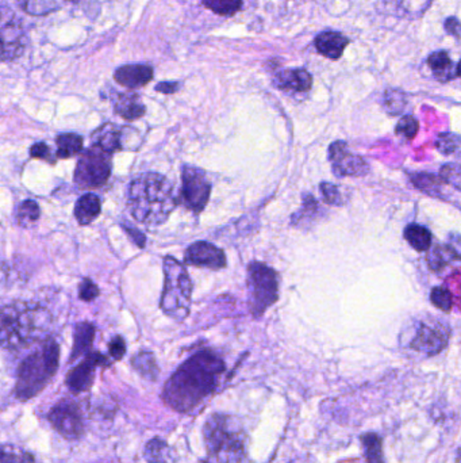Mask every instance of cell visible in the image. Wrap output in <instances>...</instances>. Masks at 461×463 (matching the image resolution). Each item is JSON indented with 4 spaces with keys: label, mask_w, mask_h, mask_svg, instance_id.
<instances>
[{
    "label": "cell",
    "mask_w": 461,
    "mask_h": 463,
    "mask_svg": "<svg viewBox=\"0 0 461 463\" xmlns=\"http://www.w3.org/2000/svg\"><path fill=\"white\" fill-rule=\"evenodd\" d=\"M206 450L217 463H248L246 433L235 417L214 414L203 427Z\"/></svg>",
    "instance_id": "277c9868"
},
{
    "label": "cell",
    "mask_w": 461,
    "mask_h": 463,
    "mask_svg": "<svg viewBox=\"0 0 461 463\" xmlns=\"http://www.w3.org/2000/svg\"><path fill=\"white\" fill-rule=\"evenodd\" d=\"M275 84L282 91L303 94L309 92L312 87V76L303 68H287L280 71L275 76Z\"/></svg>",
    "instance_id": "2e32d148"
},
{
    "label": "cell",
    "mask_w": 461,
    "mask_h": 463,
    "mask_svg": "<svg viewBox=\"0 0 461 463\" xmlns=\"http://www.w3.org/2000/svg\"><path fill=\"white\" fill-rule=\"evenodd\" d=\"M47 419L53 428L64 438L75 441L83 435V415H81L79 405L71 399H64L57 402L47 415Z\"/></svg>",
    "instance_id": "30bf717a"
},
{
    "label": "cell",
    "mask_w": 461,
    "mask_h": 463,
    "mask_svg": "<svg viewBox=\"0 0 461 463\" xmlns=\"http://www.w3.org/2000/svg\"><path fill=\"white\" fill-rule=\"evenodd\" d=\"M52 325V316L37 304L14 303L2 309V346L15 351L42 340Z\"/></svg>",
    "instance_id": "3957f363"
},
{
    "label": "cell",
    "mask_w": 461,
    "mask_h": 463,
    "mask_svg": "<svg viewBox=\"0 0 461 463\" xmlns=\"http://www.w3.org/2000/svg\"><path fill=\"white\" fill-rule=\"evenodd\" d=\"M410 181L421 192L426 193L431 197H442V179L439 176L426 174V172H418L410 176Z\"/></svg>",
    "instance_id": "83f0119b"
},
{
    "label": "cell",
    "mask_w": 461,
    "mask_h": 463,
    "mask_svg": "<svg viewBox=\"0 0 461 463\" xmlns=\"http://www.w3.org/2000/svg\"><path fill=\"white\" fill-rule=\"evenodd\" d=\"M202 4L222 17H232L243 9V0H202Z\"/></svg>",
    "instance_id": "d6a6232c"
},
{
    "label": "cell",
    "mask_w": 461,
    "mask_h": 463,
    "mask_svg": "<svg viewBox=\"0 0 461 463\" xmlns=\"http://www.w3.org/2000/svg\"><path fill=\"white\" fill-rule=\"evenodd\" d=\"M108 350H110V356L114 361H121L126 354V343H124V338L122 336L113 338V340L108 344Z\"/></svg>",
    "instance_id": "b9f144b4"
},
{
    "label": "cell",
    "mask_w": 461,
    "mask_h": 463,
    "mask_svg": "<svg viewBox=\"0 0 461 463\" xmlns=\"http://www.w3.org/2000/svg\"><path fill=\"white\" fill-rule=\"evenodd\" d=\"M98 296H99V288L91 279L86 278L79 286V297L86 303H91Z\"/></svg>",
    "instance_id": "60d3db41"
},
{
    "label": "cell",
    "mask_w": 461,
    "mask_h": 463,
    "mask_svg": "<svg viewBox=\"0 0 461 463\" xmlns=\"http://www.w3.org/2000/svg\"><path fill=\"white\" fill-rule=\"evenodd\" d=\"M127 206L134 219L142 225L158 227L169 219L176 208L174 187L160 174H142L130 184Z\"/></svg>",
    "instance_id": "7a4b0ae2"
},
{
    "label": "cell",
    "mask_w": 461,
    "mask_h": 463,
    "mask_svg": "<svg viewBox=\"0 0 461 463\" xmlns=\"http://www.w3.org/2000/svg\"><path fill=\"white\" fill-rule=\"evenodd\" d=\"M210 193L211 184L205 171L192 166H183L180 201L188 210L201 213L208 205Z\"/></svg>",
    "instance_id": "9c48e42d"
},
{
    "label": "cell",
    "mask_w": 461,
    "mask_h": 463,
    "mask_svg": "<svg viewBox=\"0 0 461 463\" xmlns=\"http://www.w3.org/2000/svg\"><path fill=\"white\" fill-rule=\"evenodd\" d=\"M364 449V458L367 463H384L383 439L375 433H368L360 438Z\"/></svg>",
    "instance_id": "4316f807"
},
{
    "label": "cell",
    "mask_w": 461,
    "mask_h": 463,
    "mask_svg": "<svg viewBox=\"0 0 461 463\" xmlns=\"http://www.w3.org/2000/svg\"><path fill=\"white\" fill-rule=\"evenodd\" d=\"M455 261H457V258L448 244L434 245L426 255V262L431 271H441L444 267L449 266Z\"/></svg>",
    "instance_id": "484cf974"
},
{
    "label": "cell",
    "mask_w": 461,
    "mask_h": 463,
    "mask_svg": "<svg viewBox=\"0 0 461 463\" xmlns=\"http://www.w3.org/2000/svg\"><path fill=\"white\" fill-rule=\"evenodd\" d=\"M444 28L447 33L455 37L456 39H461V21H458L457 18H447V20H445Z\"/></svg>",
    "instance_id": "ee69618b"
},
{
    "label": "cell",
    "mask_w": 461,
    "mask_h": 463,
    "mask_svg": "<svg viewBox=\"0 0 461 463\" xmlns=\"http://www.w3.org/2000/svg\"><path fill=\"white\" fill-rule=\"evenodd\" d=\"M114 110L124 120L136 121L144 117L147 108H145V105L140 99L139 95L133 94V92H126V94L118 95L115 105H114Z\"/></svg>",
    "instance_id": "ffe728a7"
},
{
    "label": "cell",
    "mask_w": 461,
    "mask_h": 463,
    "mask_svg": "<svg viewBox=\"0 0 461 463\" xmlns=\"http://www.w3.org/2000/svg\"><path fill=\"white\" fill-rule=\"evenodd\" d=\"M291 463H312L307 458H298V459L293 460Z\"/></svg>",
    "instance_id": "c3c4849f"
},
{
    "label": "cell",
    "mask_w": 461,
    "mask_h": 463,
    "mask_svg": "<svg viewBox=\"0 0 461 463\" xmlns=\"http://www.w3.org/2000/svg\"><path fill=\"white\" fill-rule=\"evenodd\" d=\"M107 358L102 354H87L86 359L68 373L67 381H65L68 389L75 394L89 390L92 382H94L95 372H97L98 367L107 366Z\"/></svg>",
    "instance_id": "5bb4252c"
},
{
    "label": "cell",
    "mask_w": 461,
    "mask_h": 463,
    "mask_svg": "<svg viewBox=\"0 0 461 463\" xmlns=\"http://www.w3.org/2000/svg\"><path fill=\"white\" fill-rule=\"evenodd\" d=\"M111 176V155L91 147L79 159L75 184L81 189H98L107 184Z\"/></svg>",
    "instance_id": "ba28073f"
},
{
    "label": "cell",
    "mask_w": 461,
    "mask_h": 463,
    "mask_svg": "<svg viewBox=\"0 0 461 463\" xmlns=\"http://www.w3.org/2000/svg\"><path fill=\"white\" fill-rule=\"evenodd\" d=\"M132 364L145 380H158L160 370H158V364H156L155 356L149 353V351H141V353L137 354L133 361H132Z\"/></svg>",
    "instance_id": "f546056e"
},
{
    "label": "cell",
    "mask_w": 461,
    "mask_h": 463,
    "mask_svg": "<svg viewBox=\"0 0 461 463\" xmlns=\"http://www.w3.org/2000/svg\"><path fill=\"white\" fill-rule=\"evenodd\" d=\"M2 42L4 63L18 59L28 45V37L20 18L6 6L2 10Z\"/></svg>",
    "instance_id": "4fadbf2b"
},
{
    "label": "cell",
    "mask_w": 461,
    "mask_h": 463,
    "mask_svg": "<svg viewBox=\"0 0 461 463\" xmlns=\"http://www.w3.org/2000/svg\"><path fill=\"white\" fill-rule=\"evenodd\" d=\"M95 339V327L91 322H79L76 324L75 332H73V348L71 354V362L81 356L90 354L92 343Z\"/></svg>",
    "instance_id": "7402d4cb"
},
{
    "label": "cell",
    "mask_w": 461,
    "mask_h": 463,
    "mask_svg": "<svg viewBox=\"0 0 461 463\" xmlns=\"http://www.w3.org/2000/svg\"><path fill=\"white\" fill-rule=\"evenodd\" d=\"M456 463H461V447L456 451Z\"/></svg>",
    "instance_id": "f907efd6"
},
{
    "label": "cell",
    "mask_w": 461,
    "mask_h": 463,
    "mask_svg": "<svg viewBox=\"0 0 461 463\" xmlns=\"http://www.w3.org/2000/svg\"><path fill=\"white\" fill-rule=\"evenodd\" d=\"M55 2L60 4H63L61 2H65V4H78V2H81V0H55Z\"/></svg>",
    "instance_id": "681fc988"
},
{
    "label": "cell",
    "mask_w": 461,
    "mask_h": 463,
    "mask_svg": "<svg viewBox=\"0 0 461 463\" xmlns=\"http://www.w3.org/2000/svg\"><path fill=\"white\" fill-rule=\"evenodd\" d=\"M449 341V330L441 324L418 322L410 348L426 356H434L445 350Z\"/></svg>",
    "instance_id": "8fae6325"
},
{
    "label": "cell",
    "mask_w": 461,
    "mask_h": 463,
    "mask_svg": "<svg viewBox=\"0 0 461 463\" xmlns=\"http://www.w3.org/2000/svg\"><path fill=\"white\" fill-rule=\"evenodd\" d=\"M116 83L126 89L136 90L147 86L153 79V68L148 64H126L114 73Z\"/></svg>",
    "instance_id": "e0dca14e"
},
{
    "label": "cell",
    "mask_w": 461,
    "mask_h": 463,
    "mask_svg": "<svg viewBox=\"0 0 461 463\" xmlns=\"http://www.w3.org/2000/svg\"><path fill=\"white\" fill-rule=\"evenodd\" d=\"M320 194H322L323 201L329 205L341 206L344 205V197L341 194L340 189L336 184H329V182H322L320 186Z\"/></svg>",
    "instance_id": "f35d334b"
},
{
    "label": "cell",
    "mask_w": 461,
    "mask_h": 463,
    "mask_svg": "<svg viewBox=\"0 0 461 463\" xmlns=\"http://www.w3.org/2000/svg\"><path fill=\"white\" fill-rule=\"evenodd\" d=\"M39 216H41V211H39V206L37 205L36 201H23V202L21 203L20 208H18L17 219L18 224H20L21 227H33V225L38 221Z\"/></svg>",
    "instance_id": "1f68e13d"
},
{
    "label": "cell",
    "mask_w": 461,
    "mask_h": 463,
    "mask_svg": "<svg viewBox=\"0 0 461 463\" xmlns=\"http://www.w3.org/2000/svg\"><path fill=\"white\" fill-rule=\"evenodd\" d=\"M418 129H420V124L415 120L413 116H405L399 120L398 125H397V134L404 137L406 140H413L417 136Z\"/></svg>",
    "instance_id": "74e56055"
},
{
    "label": "cell",
    "mask_w": 461,
    "mask_h": 463,
    "mask_svg": "<svg viewBox=\"0 0 461 463\" xmlns=\"http://www.w3.org/2000/svg\"><path fill=\"white\" fill-rule=\"evenodd\" d=\"M431 301L437 309L449 313L452 311L453 297L452 293L445 287H434L431 293Z\"/></svg>",
    "instance_id": "e575fe53"
},
{
    "label": "cell",
    "mask_w": 461,
    "mask_h": 463,
    "mask_svg": "<svg viewBox=\"0 0 461 463\" xmlns=\"http://www.w3.org/2000/svg\"><path fill=\"white\" fill-rule=\"evenodd\" d=\"M145 459L149 463H176V454L166 441L155 438L145 447Z\"/></svg>",
    "instance_id": "cb8c5ba5"
},
{
    "label": "cell",
    "mask_w": 461,
    "mask_h": 463,
    "mask_svg": "<svg viewBox=\"0 0 461 463\" xmlns=\"http://www.w3.org/2000/svg\"><path fill=\"white\" fill-rule=\"evenodd\" d=\"M448 245L452 248L457 261L458 259L461 261V235L450 234L448 236Z\"/></svg>",
    "instance_id": "f6af8a7d"
},
{
    "label": "cell",
    "mask_w": 461,
    "mask_h": 463,
    "mask_svg": "<svg viewBox=\"0 0 461 463\" xmlns=\"http://www.w3.org/2000/svg\"><path fill=\"white\" fill-rule=\"evenodd\" d=\"M121 129L114 124H105L92 134V147L99 148L103 152L113 155L122 150Z\"/></svg>",
    "instance_id": "d6986e66"
},
{
    "label": "cell",
    "mask_w": 461,
    "mask_h": 463,
    "mask_svg": "<svg viewBox=\"0 0 461 463\" xmlns=\"http://www.w3.org/2000/svg\"><path fill=\"white\" fill-rule=\"evenodd\" d=\"M191 266L205 267L210 270H221L226 267V256L221 248L210 243L200 242L188 247L184 258Z\"/></svg>",
    "instance_id": "9a60e30c"
},
{
    "label": "cell",
    "mask_w": 461,
    "mask_h": 463,
    "mask_svg": "<svg viewBox=\"0 0 461 463\" xmlns=\"http://www.w3.org/2000/svg\"><path fill=\"white\" fill-rule=\"evenodd\" d=\"M428 67L431 68L434 78L441 83L453 81L457 76V71L447 50L431 53L428 57Z\"/></svg>",
    "instance_id": "44dd1931"
},
{
    "label": "cell",
    "mask_w": 461,
    "mask_h": 463,
    "mask_svg": "<svg viewBox=\"0 0 461 463\" xmlns=\"http://www.w3.org/2000/svg\"><path fill=\"white\" fill-rule=\"evenodd\" d=\"M442 181L449 184L457 186V182L461 179V155L460 158L456 159L455 163L447 164L441 169Z\"/></svg>",
    "instance_id": "ab89813d"
},
{
    "label": "cell",
    "mask_w": 461,
    "mask_h": 463,
    "mask_svg": "<svg viewBox=\"0 0 461 463\" xmlns=\"http://www.w3.org/2000/svg\"><path fill=\"white\" fill-rule=\"evenodd\" d=\"M249 306L254 317H261L279 298V277L264 263L248 266Z\"/></svg>",
    "instance_id": "52a82bcc"
},
{
    "label": "cell",
    "mask_w": 461,
    "mask_h": 463,
    "mask_svg": "<svg viewBox=\"0 0 461 463\" xmlns=\"http://www.w3.org/2000/svg\"><path fill=\"white\" fill-rule=\"evenodd\" d=\"M124 229L126 230L127 235L133 239V242L136 243L139 247H145V242H147V239H145L144 235H142L140 230L134 229V227H126V225H124Z\"/></svg>",
    "instance_id": "bcb514c9"
},
{
    "label": "cell",
    "mask_w": 461,
    "mask_h": 463,
    "mask_svg": "<svg viewBox=\"0 0 461 463\" xmlns=\"http://www.w3.org/2000/svg\"><path fill=\"white\" fill-rule=\"evenodd\" d=\"M100 214V200L98 195L90 194L83 195L81 200L76 202L75 217L81 225H89L97 219Z\"/></svg>",
    "instance_id": "603a6c76"
},
{
    "label": "cell",
    "mask_w": 461,
    "mask_h": 463,
    "mask_svg": "<svg viewBox=\"0 0 461 463\" xmlns=\"http://www.w3.org/2000/svg\"><path fill=\"white\" fill-rule=\"evenodd\" d=\"M201 463H209V462H205V460H202V462H201Z\"/></svg>",
    "instance_id": "f5cc1de1"
},
{
    "label": "cell",
    "mask_w": 461,
    "mask_h": 463,
    "mask_svg": "<svg viewBox=\"0 0 461 463\" xmlns=\"http://www.w3.org/2000/svg\"><path fill=\"white\" fill-rule=\"evenodd\" d=\"M30 156L34 159H42V160L50 161L53 163V160H50V150L45 142H37L33 147L30 148Z\"/></svg>",
    "instance_id": "7bdbcfd3"
},
{
    "label": "cell",
    "mask_w": 461,
    "mask_h": 463,
    "mask_svg": "<svg viewBox=\"0 0 461 463\" xmlns=\"http://www.w3.org/2000/svg\"><path fill=\"white\" fill-rule=\"evenodd\" d=\"M2 463H34V457L30 452L4 444V451H2Z\"/></svg>",
    "instance_id": "d590c367"
},
{
    "label": "cell",
    "mask_w": 461,
    "mask_h": 463,
    "mask_svg": "<svg viewBox=\"0 0 461 463\" xmlns=\"http://www.w3.org/2000/svg\"><path fill=\"white\" fill-rule=\"evenodd\" d=\"M461 144V137L452 133H442L437 137L436 148L442 155H452L458 150Z\"/></svg>",
    "instance_id": "8d00e7d4"
},
{
    "label": "cell",
    "mask_w": 461,
    "mask_h": 463,
    "mask_svg": "<svg viewBox=\"0 0 461 463\" xmlns=\"http://www.w3.org/2000/svg\"><path fill=\"white\" fill-rule=\"evenodd\" d=\"M57 153L60 159L73 158L83 150V137L75 133H64L57 137Z\"/></svg>",
    "instance_id": "f1b7e54d"
},
{
    "label": "cell",
    "mask_w": 461,
    "mask_h": 463,
    "mask_svg": "<svg viewBox=\"0 0 461 463\" xmlns=\"http://www.w3.org/2000/svg\"><path fill=\"white\" fill-rule=\"evenodd\" d=\"M349 42L351 41L344 34L338 33V31L326 30L318 34L314 45L315 49L320 56L336 62V60H340L343 57Z\"/></svg>",
    "instance_id": "ac0fdd59"
},
{
    "label": "cell",
    "mask_w": 461,
    "mask_h": 463,
    "mask_svg": "<svg viewBox=\"0 0 461 463\" xmlns=\"http://www.w3.org/2000/svg\"><path fill=\"white\" fill-rule=\"evenodd\" d=\"M320 208L312 194H303V205L298 213L294 214L291 224L299 227L303 222H312L320 213Z\"/></svg>",
    "instance_id": "4dcf8cb0"
},
{
    "label": "cell",
    "mask_w": 461,
    "mask_h": 463,
    "mask_svg": "<svg viewBox=\"0 0 461 463\" xmlns=\"http://www.w3.org/2000/svg\"><path fill=\"white\" fill-rule=\"evenodd\" d=\"M225 369V362L218 354L200 351L166 381L161 399L174 411L188 414L217 390Z\"/></svg>",
    "instance_id": "6da1fadb"
},
{
    "label": "cell",
    "mask_w": 461,
    "mask_h": 463,
    "mask_svg": "<svg viewBox=\"0 0 461 463\" xmlns=\"http://www.w3.org/2000/svg\"><path fill=\"white\" fill-rule=\"evenodd\" d=\"M406 106V95L399 90H387L384 94V108L389 116H398Z\"/></svg>",
    "instance_id": "836d02e7"
},
{
    "label": "cell",
    "mask_w": 461,
    "mask_h": 463,
    "mask_svg": "<svg viewBox=\"0 0 461 463\" xmlns=\"http://www.w3.org/2000/svg\"><path fill=\"white\" fill-rule=\"evenodd\" d=\"M60 362V347L55 340H45L36 351L26 356L18 367L15 396L28 401L41 393L55 377Z\"/></svg>",
    "instance_id": "5b68a950"
},
{
    "label": "cell",
    "mask_w": 461,
    "mask_h": 463,
    "mask_svg": "<svg viewBox=\"0 0 461 463\" xmlns=\"http://www.w3.org/2000/svg\"><path fill=\"white\" fill-rule=\"evenodd\" d=\"M405 239L418 253H426L431 245V232L420 224L407 225L404 234Z\"/></svg>",
    "instance_id": "d4e9b609"
},
{
    "label": "cell",
    "mask_w": 461,
    "mask_h": 463,
    "mask_svg": "<svg viewBox=\"0 0 461 463\" xmlns=\"http://www.w3.org/2000/svg\"><path fill=\"white\" fill-rule=\"evenodd\" d=\"M456 71H457L458 78H461V60L460 63H458V64L456 65Z\"/></svg>",
    "instance_id": "816d5d0a"
},
{
    "label": "cell",
    "mask_w": 461,
    "mask_h": 463,
    "mask_svg": "<svg viewBox=\"0 0 461 463\" xmlns=\"http://www.w3.org/2000/svg\"><path fill=\"white\" fill-rule=\"evenodd\" d=\"M329 160L332 161L333 172L338 178H344V176L362 178L370 172V166L365 159L349 152L348 145L344 141L333 142L329 147Z\"/></svg>",
    "instance_id": "7c38bea8"
},
{
    "label": "cell",
    "mask_w": 461,
    "mask_h": 463,
    "mask_svg": "<svg viewBox=\"0 0 461 463\" xmlns=\"http://www.w3.org/2000/svg\"><path fill=\"white\" fill-rule=\"evenodd\" d=\"M164 285L160 308L166 316L182 322L190 313L191 297H192V282L187 270L172 256L164 259Z\"/></svg>",
    "instance_id": "8992f818"
},
{
    "label": "cell",
    "mask_w": 461,
    "mask_h": 463,
    "mask_svg": "<svg viewBox=\"0 0 461 463\" xmlns=\"http://www.w3.org/2000/svg\"><path fill=\"white\" fill-rule=\"evenodd\" d=\"M180 83L177 81H164V83H158L156 86V91L163 92L166 95L175 94V92L179 91Z\"/></svg>",
    "instance_id": "7dc6e473"
}]
</instances>
